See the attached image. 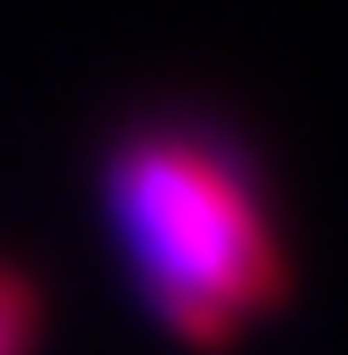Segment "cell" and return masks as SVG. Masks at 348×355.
Wrapping results in <instances>:
<instances>
[{
	"instance_id": "1",
	"label": "cell",
	"mask_w": 348,
	"mask_h": 355,
	"mask_svg": "<svg viewBox=\"0 0 348 355\" xmlns=\"http://www.w3.org/2000/svg\"><path fill=\"white\" fill-rule=\"evenodd\" d=\"M112 230L146 306L195 348H223L286 286L251 182L189 132H146L112 160Z\"/></svg>"
},
{
	"instance_id": "2",
	"label": "cell",
	"mask_w": 348,
	"mask_h": 355,
	"mask_svg": "<svg viewBox=\"0 0 348 355\" xmlns=\"http://www.w3.org/2000/svg\"><path fill=\"white\" fill-rule=\"evenodd\" d=\"M28 334H35V300L15 272H0V355H28Z\"/></svg>"
}]
</instances>
